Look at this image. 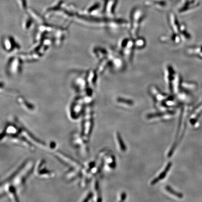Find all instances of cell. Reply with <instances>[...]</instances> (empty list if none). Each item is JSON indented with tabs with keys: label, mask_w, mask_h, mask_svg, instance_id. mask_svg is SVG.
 Returning <instances> with one entry per match:
<instances>
[{
	"label": "cell",
	"mask_w": 202,
	"mask_h": 202,
	"mask_svg": "<svg viewBox=\"0 0 202 202\" xmlns=\"http://www.w3.org/2000/svg\"><path fill=\"white\" fill-rule=\"evenodd\" d=\"M34 166L33 160H26L1 182L0 189L1 198L6 197L11 201H19L20 194L24 190L27 179L34 171Z\"/></svg>",
	"instance_id": "6da1fadb"
},
{
	"label": "cell",
	"mask_w": 202,
	"mask_h": 202,
	"mask_svg": "<svg viewBox=\"0 0 202 202\" xmlns=\"http://www.w3.org/2000/svg\"><path fill=\"white\" fill-rule=\"evenodd\" d=\"M145 16V14L142 9L135 7L130 12V22L129 25V33L130 37L135 39L139 33L141 22Z\"/></svg>",
	"instance_id": "7a4b0ae2"
},
{
	"label": "cell",
	"mask_w": 202,
	"mask_h": 202,
	"mask_svg": "<svg viewBox=\"0 0 202 202\" xmlns=\"http://www.w3.org/2000/svg\"><path fill=\"white\" fill-rule=\"evenodd\" d=\"M70 142L79 156L83 159L87 158L89 154V142L82 138L80 133H72L70 135Z\"/></svg>",
	"instance_id": "3957f363"
},
{
	"label": "cell",
	"mask_w": 202,
	"mask_h": 202,
	"mask_svg": "<svg viewBox=\"0 0 202 202\" xmlns=\"http://www.w3.org/2000/svg\"><path fill=\"white\" fill-rule=\"evenodd\" d=\"M81 132L82 138L89 142L94 124V118L91 110L84 112L81 118Z\"/></svg>",
	"instance_id": "277c9868"
},
{
	"label": "cell",
	"mask_w": 202,
	"mask_h": 202,
	"mask_svg": "<svg viewBox=\"0 0 202 202\" xmlns=\"http://www.w3.org/2000/svg\"><path fill=\"white\" fill-rule=\"evenodd\" d=\"M120 55L128 62H131L133 60V52L136 49L134 39L130 37L124 38L121 41L119 45Z\"/></svg>",
	"instance_id": "5b68a950"
},
{
	"label": "cell",
	"mask_w": 202,
	"mask_h": 202,
	"mask_svg": "<svg viewBox=\"0 0 202 202\" xmlns=\"http://www.w3.org/2000/svg\"><path fill=\"white\" fill-rule=\"evenodd\" d=\"M52 154L54 157L66 167H69V168H75L80 170L82 172L84 165L81 164L76 160L61 151L55 150Z\"/></svg>",
	"instance_id": "8992f818"
},
{
	"label": "cell",
	"mask_w": 202,
	"mask_h": 202,
	"mask_svg": "<svg viewBox=\"0 0 202 202\" xmlns=\"http://www.w3.org/2000/svg\"><path fill=\"white\" fill-rule=\"evenodd\" d=\"M33 173L36 177L43 179H49L55 177V173L48 169L46 162L43 159L40 160L35 165Z\"/></svg>",
	"instance_id": "52a82bcc"
},
{
	"label": "cell",
	"mask_w": 202,
	"mask_h": 202,
	"mask_svg": "<svg viewBox=\"0 0 202 202\" xmlns=\"http://www.w3.org/2000/svg\"><path fill=\"white\" fill-rule=\"evenodd\" d=\"M168 22L172 33L181 36V24H180L177 16L173 12H170L168 15Z\"/></svg>",
	"instance_id": "ba28073f"
},
{
	"label": "cell",
	"mask_w": 202,
	"mask_h": 202,
	"mask_svg": "<svg viewBox=\"0 0 202 202\" xmlns=\"http://www.w3.org/2000/svg\"><path fill=\"white\" fill-rule=\"evenodd\" d=\"M145 4L150 6L155 7L160 9L165 8L167 6V3L166 1L162 0H154V1H146Z\"/></svg>",
	"instance_id": "9c48e42d"
},
{
	"label": "cell",
	"mask_w": 202,
	"mask_h": 202,
	"mask_svg": "<svg viewBox=\"0 0 202 202\" xmlns=\"http://www.w3.org/2000/svg\"><path fill=\"white\" fill-rule=\"evenodd\" d=\"M171 166H172V163H168V165H167V166H166V168L164 170V171L159 175V177H156L154 180H153V181L151 182V184L152 185H154V184H156V183H158L159 181L162 180V179L166 177V175H167L168 172L170 170Z\"/></svg>",
	"instance_id": "30bf717a"
},
{
	"label": "cell",
	"mask_w": 202,
	"mask_h": 202,
	"mask_svg": "<svg viewBox=\"0 0 202 202\" xmlns=\"http://www.w3.org/2000/svg\"><path fill=\"white\" fill-rule=\"evenodd\" d=\"M106 1V7L108 12L111 15L114 13L116 7L117 6L118 0H105Z\"/></svg>",
	"instance_id": "8fae6325"
},
{
	"label": "cell",
	"mask_w": 202,
	"mask_h": 202,
	"mask_svg": "<svg viewBox=\"0 0 202 202\" xmlns=\"http://www.w3.org/2000/svg\"><path fill=\"white\" fill-rule=\"evenodd\" d=\"M135 48L137 49H141L145 47L146 45V41L143 37L138 36L135 39H134Z\"/></svg>",
	"instance_id": "7c38bea8"
},
{
	"label": "cell",
	"mask_w": 202,
	"mask_h": 202,
	"mask_svg": "<svg viewBox=\"0 0 202 202\" xmlns=\"http://www.w3.org/2000/svg\"><path fill=\"white\" fill-rule=\"evenodd\" d=\"M117 136L118 142H119V144L121 150L123 152H125L126 150V147L125 146V145L124 144V142L123 141L122 137H121V135H120V134L119 133H117Z\"/></svg>",
	"instance_id": "4fadbf2b"
},
{
	"label": "cell",
	"mask_w": 202,
	"mask_h": 202,
	"mask_svg": "<svg viewBox=\"0 0 202 202\" xmlns=\"http://www.w3.org/2000/svg\"><path fill=\"white\" fill-rule=\"evenodd\" d=\"M167 114H174L173 112H160V113H156L149 114L147 116V118L148 119H152V118H156V117H162L164 115Z\"/></svg>",
	"instance_id": "5bb4252c"
},
{
	"label": "cell",
	"mask_w": 202,
	"mask_h": 202,
	"mask_svg": "<svg viewBox=\"0 0 202 202\" xmlns=\"http://www.w3.org/2000/svg\"><path fill=\"white\" fill-rule=\"evenodd\" d=\"M117 101L118 103L126 104L129 105H133L134 104V102L133 100L128 99L124 98H122V97L118 98Z\"/></svg>",
	"instance_id": "9a60e30c"
},
{
	"label": "cell",
	"mask_w": 202,
	"mask_h": 202,
	"mask_svg": "<svg viewBox=\"0 0 202 202\" xmlns=\"http://www.w3.org/2000/svg\"><path fill=\"white\" fill-rule=\"evenodd\" d=\"M166 189L168 192H169L170 194L173 195L174 196H175V197H178V198H182V197H183V195H182V194L175 192V190H174L173 189L171 188L170 186H166Z\"/></svg>",
	"instance_id": "2e32d148"
},
{
	"label": "cell",
	"mask_w": 202,
	"mask_h": 202,
	"mask_svg": "<svg viewBox=\"0 0 202 202\" xmlns=\"http://www.w3.org/2000/svg\"><path fill=\"white\" fill-rule=\"evenodd\" d=\"M94 197V194L93 193L91 192H89V193L87 194V195L85 196L84 198H83V200H81V201L83 202H88L90 200L92 199V198Z\"/></svg>",
	"instance_id": "e0dca14e"
},
{
	"label": "cell",
	"mask_w": 202,
	"mask_h": 202,
	"mask_svg": "<svg viewBox=\"0 0 202 202\" xmlns=\"http://www.w3.org/2000/svg\"><path fill=\"white\" fill-rule=\"evenodd\" d=\"M126 194L125 192H123L121 194V201H124L125 200V198H126Z\"/></svg>",
	"instance_id": "ac0fdd59"
}]
</instances>
